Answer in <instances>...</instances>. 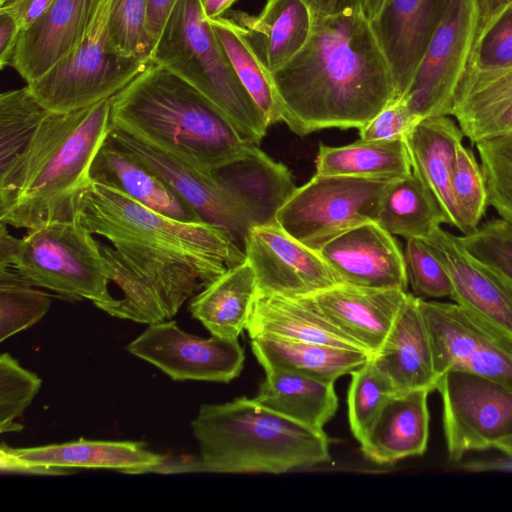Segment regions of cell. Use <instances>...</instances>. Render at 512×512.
<instances>
[{"label": "cell", "mask_w": 512, "mask_h": 512, "mask_svg": "<svg viewBox=\"0 0 512 512\" xmlns=\"http://www.w3.org/2000/svg\"><path fill=\"white\" fill-rule=\"evenodd\" d=\"M76 216L109 243L100 249L122 297L101 310L115 318L147 325L170 320L228 268L247 260L227 229L169 218L94 180L80 194Z\"/></svg>", "instance_id": "1"}, {"label": "cell", "mask_w": 512, "mask_h": 512, "mask_svg": "<svg viewBox=\"0 0 512 512\" xmlns=\"http://www.w3.org/2000/svg\"><path fill=\"white\" fill-rule=\"evenodd\" d=\"M271 78L282 121L300 136L327 128L359 130L398 99L363 9L312 15L306 43Z\"/></svg>", "instance_id": "2"}, {"label": "cell", "mask_w": 512, "mask_h": 512, "mask_svg": "<svg viewBox=\"0 0 512 512\" xmlns=\"http://www.w3.org/2000/svg\"><path fill=\"white\" fill-rule=\"evenodd\" d=\"M110 98L72 111L48 110L0 169V223L31 230L73 219L111 126Z\"/></svg>", "instance_id": "3"}, {"label": "cell", "mask_w": 512, "mask_h": 512, "mask_svg": "<svg viewBox=\"0 0 512 512\" xmlns=\"http://www.w3.org/2000/svg\"><path fill=\"white\" fill-rule=\"evenodd\" d=\"M110 103L112 128L209 170L241 159L252 144L197 89L153 62Z\"/></svg>", "instance_id": "4"}, {"label": "cell", "mask_w": 512, "mask_h": 512, "mask_svg": "<svg viewBox=\"0 0 512 512\" xmlns=\"http://www.w3.org/2000/svg\"><path fill=\"white\" fill-rule=\"evenodd\" d=\"M199 458L165 463L156 473H273L329 462L330 439L314 429L239 397L202 404L191 422Z\"/></svg>", "instance_id": "5"}, {"label": "cell", "mask_w": 512, "mask_h": 512, "mask_svg": "<svg viewBox=\"0 0 512 512\" xmlns=\"http://www.w3.org/2000/svg\"><path fill=\"white\" fill-rule=\"evenodd\" d=\"M151 62L197 89L231 120L246 141L257 144L265 136L270 125L238 79L199 0H177Z\"/></svg>", "instance_id": "6"}, {"label": "cell", "mask_w": 512, "mask_h": 512, "mask_svg": "<svg viewBox=\"0 0 512 512\" xmlns=\"http://www.w3.org/2000/svg\"><path fill=\"white\" fill-rule=\"evenodd\" d=\"M100 244L77 216L27 230L21 238L0 223V266L35 287L69 300L87 299L101 309L116 298L108 290Z\"/></svg>", "instance_id": "7"}, {"label": "cell", "mask_w": 512, "mask_h": 512, "mask_svg": "<svg viewBox=\"0 0 512 512\" xmlns=\"http://www.w3.org/2000/svg\"><path fill=\"white\" fill-rule=\"evenodd\" d=\"M112 0H101L79 45L40 78L28 83L48 110L72 112L109 99L151 63L118 53L109 36Z\"/></svg>", "instance_id": "8"}, {"label": "cell", "mask_w": 512, "mask_h": 512, "mask_svg": "<svg viewBox=\"0 0 512 512\" xmlns=\"http://www.w3.org/2000/svg\"><path fill=\"white\" fill-rule=\"evenodd\" d=\"M392 181L315 174L297 187L276 214L277 224L318 251L331 239L368 222H377L382 196Z\"/></svg>", "instance_id": "9"}, {"label": "cell", "mask_w": 512, "mask_h": 512, "mask_svg": "<svg viewBox=\"0 0 512 512\" xmlns=\"http://www.w3.org/2000/svg\"><path fill=\"white\" fill-rule=\"evenodd\" d=\"M479 26L475 0H448L414 78L402 96L420 118L451 116Z\"/></svg>", "instance_id": "10"}, {"label": "cell", "mask_w": 512, "mask_h": 512, "mask_svg": "<svg viewBox=\"0 0 512 512\" xmlns=\"http://www.w3.org/2000/svg\"><path fill=\"white\" fill-rule=\"evenodd\" d=\"M448 457L494 448L512 437V390L475 373L450 370L438 382Z\"/></svg>", "instance_id": "11"}, {"label": "cell", "mask_w": 512, "mask_h": 512, "mask_svg": "<svg viewBox=\"0 0 512 512\" xmlns=\"http://www.w3.org/2000/svg\"><path fill=\"white\" fill-rule=\"evenodd\" d=\"M127 351L175 381L228 383L239 376L245 360L238 339L197 337L171 319L149 324Z\"/></svg>", "instance_id": "12"}, {"label": "cell", "mask_w": 512, "mask_h": 512, "mask_svg": "<svg viewBox=\"0 0 512 512\" xmlns=\"http://www.w3.org/2000/svg\"><path fill=\"white\" fill-rule=\"evenodd\" d=\"M243 245L256 275L258 292L303 297L339 283L317 251L295 239L277 222L251 226Z\"/></svg>", "instance_id": "13"}, {"label": "cell", "mask_w": 512, "mask_h": 512, "mask_svg": "<svg viewBox=\"0 0 512 512\" xmlns=\"http://www.w3.org/2000/svg\"><path fill=\"white\" fill-rule=\"evenodd\" d=\"M166 458L142 442L78 439L37 447L0 448L2 473L62 475L77 469H113L122 473L157 472Z\"/></svg>", "instance_id": "14"}, {"label": "cell", "mask_w": 512, "mask_h": 512, "mask_svg": "<svg viewBox=\"0 0 512 512\" xmlns=\"http://www.w3.org/2000/svg\"><path fill=\"white\" fill-rule=\"evenodd\" d=\"M109 137L151 167L205 221L227 229L238 243L244 242L250 226L215 170L181 160L111 126Z\"/></svg>", "instance_id": "15"}, {"label": "cell", "mask_w": 512, "mask_h": 512, "mask_svg": "<svg viewBox=\"0 0 512 512\" xmlns=\"http://www.w3.org/2000/svg\"><path fill=\"white\" fill-rule=\"evenodd\" d=\"M423 241L451 279L450 298L512 337V283L471 256L459 236L441 227Z\"/></svg>", "instance_id": "16"}, {"label": "cell", "mask_w": 512, "mask_h": 512, "mask_svg": "<svg viewBox=\"0 0 512 512\" xmlns=\"http://www.w3.org/2000/svg\"><path fill=\"white\" fill-rule=\"evenodd\" d=\"M339 283L406 291L404 254L392 234L377 222L356 226L317 251Z\"/></svg>", "instance_id": "17"}, {"label": "cell", "mask_w": 512, "mask_h": 512, "mask_svg": "<svg viewBox=\"0 0 512 512\" xmlns=\"http://www.w3.org/2000/svg\"><path fill=\"white\" fill-rule=\"evenodd\" d=\"M435 362L440 373L467 371L512 390V337L463 307L444 321Z\"/></svg>", "instance_id": "18"}, {"label": "cell", "mask_w": 512, "mask_h": 512, "mask_svg": "<svg viewBox=\"0 0 512 512\" xmlns=\"http://www.w3.org/2000/svg\"><path fill=\"white\" fill-rule=\"evenodd\" d=\"M448 0H384L370 19L390 66L397 98L408 90Z\"/></svg>", "instance_id": "19"}, {"label": "cell", "mask_w": 512, "mask_h": 512, "mask_svg": "<svg viewBox=\"0 0 512 512\" xmlns=\"http://www.w3.org/2000/svg\"><path fill=\"white\" fill-rule=\"evenodd\" d=\"M101 0H55L21 31L10 65L27 84L43 76L82 41Z\"/></svg>", "instance_id": "20"}, {"label": "cell", "mask_w": 512, "mask_h": 512, "mask_svg": "<svg viewBox=\"0 0 512 512\" xmlns=\"http://www.w3.org/2000/svg\"><path fill=\"white\" fill-rule=\"evenodd\" d=\"M407 294L338 283L307 297L330 323L373 355L390 333Z\"/></svg>", "instance_id": "21"}, {"label": "cell", "mask_w": 512, "mask_h": 512, "mask_svg": "<svg viewBox=\"0 0 512 512\" xmlns=\"http://www.w3.org/2000/svg\"><path fill=\"white\" fill-rule=\"evenodd\" d=\"M371 359L395 393L436 390L440 377L435 371L428 333L414 294H407L390 333Z\"/></svg>", "instance_id": "22"}, {"label": "cell", "mask_w": 512, "mask_h": 512, "mask_svg": "<svg viewBox=\"0 0 512 512\" xmlns=\"http://www.w3.org/2000/svg\"><path fill=\"white\" fill-rule=\"evenodd\" d=\"M91 179L169 218L183 222L205 221L160 175L109 135L93 161Z\"/></svg>", "instance_id": "23"}, {"label": "cell", "mask_w": 512, "mask_h": 512, "mask_svg": "<svg viewBox=\"0 0 512 512\" xmlns=\"http://www.w3.org/2000/svg\"><path fill=\"white\" fill-rule=\"evenodd\" d=\"M429 393L427 389H416L389 397L359 440L366 458L378 464H393L425 452Z\"/></svg>", "instance_id": "24"}, {"label": "cell", "mask_w": 512, "mask_h": 512, "mask_svg": "<svg viewBox=\"0 0 512 512\" xmlns=\"http://www.w3.org/2000/svg\"><path fill=\"white\" fill-rule=\"evenodd\" d=\"M243 211L249 226L276 222V214L296 190L288 168L255 143L244 157L215 170Z\"/></svg>", "instance_id": "25"}, {"label": "cell", "mask_w": 512, "mask_h": 512, "mask_svg": "<svg viewBox=\"0 0 512 512\" xmlns=\"http://www.w3.org/2000/svg\"><path fill=\"white\" fill-rule=\"evenodd\" d=\"M451 116L474 144L512 132V66L469 65L456 90Z\"/></svg>", "instance_id": "26"}, {"label": "cell", "mask_w": 512, "mask_h": 512, "mask_svg": "<svg viewBox=\"0 0 512 512\" xmlns=\"http://www.w3.org/2000/svg\"><path fill=\"white\" fill-rule=\"evenodd\" d=\"M228 15L270 73L300 51L312 27L311 11L302 0H267L258 15L238 10Z\"/></svg>", "instance_id": "27"}, {"label": "cell", "mask_w": 512, "mask_h": 512, "mask_svg": "<svg viewBox=\"0 0 512 512\" xmlns=\"http://www.w3.org/2000/svg\"><path fill=\"white\" fill-rule=\"evenodd\" d=\"M245 330L250 339L271 336L366 352L330 323L307 296L288 297L257 291Z\"/></svg>", "instance_id": "28"}, {"label": "cell", "mask_w": 512, "mask_h": 512, "mask_svg": "<svg viewBox=\"0 0 512 512\" xmlns=\"http://www.w3.org/2000/svg\"><path fill=\"white\" fill-rule=\"evenodd\" d=\"M464 134L449 116L422 119L405 137L412 169L433 191L448 224L460 230L452 195V176L456 152Z\"/></svg>", "instance_id": "29"}, {"label": "cell", "mask_w": 512, "mask_h": 512, "mask_svg": "<svg viewBox=\"0 0 512 512\" xmlns=\"http://www.w3.org/2000/svg\"><path fill=\"white\" fill-rule=\"evenodd\" d=\"M257 293L250 262L228 268L189 301L191 316L211 335L238 339L246 328Z\"/></svg>", "instance_id": "30"}, {"label": "cell", "mask_w": 512, "mask_h": 512, "mask_svg": "<svg viewBox=\"0 0 512 512\" xmlns=\"http://www.w3.org/2000/svg\"><path fill=\"white\" fill-rule=\"evenodd\" d=\"M251 349L265 371H290L331 383L371 358L364 351L271 336L252 338Z\"/></svg>", "instance_id": "31"}, {"label": "cell", "mask_w": 512, "mask_h": 512, "mask_svg": "<svg viewBox=\"0 0 512 512\" xmlns=\"http://www.w3.org/2000/svg\"><path fill=\"white\" fill-rule=\"evenodd\" d=\"M254 399L274 412L319 430H323L338 408L334 383L284 370H266Z\"/></svg>", "instance_id": "32"}, {"label": "cell", "mask_w": 512, "mask_h": 512, "mask_svg": "<svg viewBox=\"0 0 512 512\" xmlns=\"http://www.w3.org/2000/svg\"><path fill=\"white\" fill-rule=\"evenodd\" d=\"M316 174L394 181L412 172L405 138L359 139L344 146L319 145Z\"/></svg>", "instance_id": "33"}, {"label": "cell", "mask_w": 512, "mask_h": 512, "mask_svg": "<svg viewBox=\"0 0 512 512\" xmlns=\"http://www.w3.org/2000/svg\"><path fill=\"white\" fill-rule=\"evenodd\" d=\"M377 223L392 235L425 239L448 219L433 191L412 170L386 188Z\"/></svg>", "instance_id": "34"}, {"label": "cell", "mask_w": 512, "mask_h": 512, "mask_svg": "<svg viewBox=\"0 0 512 512\" xmlns=\"http://www.w3.org/2000/svg\"><path fill=\"white\" fill-rule=\"evenodd\" d=\"M209 22L238 79L269 125L282 121L271 73L247 43L239 26L223 16Z\"/></svg>", "instance_id": "35"}, {"label": "cell", "mask_w": 512, "mask_h": 512, "mask_svg": "<svg viewBox=\"0 0 512 512\" xmlns=\"http://www.w3.org/2000/svg\"><path fill=\"white\" fill-rule=\"evenodd\" d=\"M22 279L12 268L0 266V341L28 329L48 312L50 295Z\"/></svg>", "instance_id": "36"}, {"label": "cell", "mask_w": 512, "mask_h": 512, "mask_svg": "<svg viewBox=\"0 0 512 512\" xmlns=\"http://www.w3.org/2000/svg\"><path fill=\"white\" fill-rule=\"evenodd\" d=\"M452 195L463 235L474 232L489 205L485 178L473 151L460 144L452 176Z\"/></svg>", "instance_id": "37"}, {"label": "cell", "mask_w": 512, "mask_h": 512, "mask_svg": "<svg viewBox=\"0 0 512 512\" xmlns=\"http://www.w3.org/2000/svg\"><path fill=\"white\" fill-rule=\"evenodd\" d=\"M475 145L489 205L512 225V132L482 140Z\"/></svg>", "instance_id": "38"}, {"label": "cell", "mask_w": 512, "mask_h": 512, "mask_svg": "<svg viewBox=\"0 0 512 512\" xmlns=\"http://www.w3.org/2000/svg\"><path fill=\"white\" fill-rule=\"evenodd\" d=\"M350 375L348 417L351 431L359 441L385 402L395 392L371 358Z\"/></svg>", "instance_id": "39"}, {"label": "cell", "mask_w": 512, "mask_h": 512, "mask_svg": "<svg viewBox=\"0 0 512 512\" xmlns=\"http://www.w3.org/2000/svg\"><path fill=\"white\" fill-rule=\"evenodd\" d=\"M42 380L23 368L9 353L0 356V432H18L14 422L30 405L41 388Z\"/></svg>", "instance_id": "40"}, {"label": "cell", "mask_w": 512, "mask_h": 512, "mask_svg": "<svg viewBox=\"0 0 512 512\" xmlns=\"http://www.w3.org/2000/svg\"><path fill=\"white\" fill-rule=\"evenodd\" d=\"M404 259L408 283L416 297L427 299L451 296V279L423 239H406Z\"/></svg>", "instance_id": "41"}, {"label": "cell", "mask_w": 512, "mask_h": 512, "mask_svg": "<svg viewBox=\"0 0 512 512\" xmlns=\"http://www.w3.org/2000/svg\"><path fill=\"white\" fill-rule=\"evenodd\" d=\"M147 10L148 0H112L109 36L121 55L151 62L145 44Z\"/></svg>", "instance_id": "42"}, {"label": "cell", "mask_w": 512, "mask_h": 512, "mask_svg": "<svg viewBox=\"0 0 512 512\" xmlns=\"http://www.w3.org/2000/svg\"><path fill=\"white\" fill-rule=\"evenodd\" d=\"M459 239L471 256L512 283V225L509 222L502 218L490 220Z\"/></svg>", "instance_id": "43"}, {"label": "cell", "mask_w": 512, "mask_h": 512, "mask_svg": "<svg viewBox=\"0 0 512 512\" xmlns=\"http://www.w3.org/2000/svg\"><path fill=\"white\" fill-rule=\"evenodd\" d=\"M469 65L478 69L512 66V2L478 31Z\"/></svg>", "instance_id": "44"}, {"label": "cell", "mask_w": 512, "mask_h": 512, "mask_svg": "<svg viewBox=\"0 0 512 512\" xmlns=\"http://www.w3.org/2000/svg\"><path fill=\"white\" fill-rule=\"evenodd\" d=\"M421 120L401 97L391 101L360 128L359 136L364 140L405 138Z\"/></svg>", "instance_id": "45"}, {"label": "cell", "mask_w": 512, "mask_h": 512, "mask_svg": "<svg viewBox=\"0 0 512 512\" xmlns=\"http://www.w3.org/2000/svg\"><path fill=\"white\" fill-rule=\"evenodd\" d=\"M177 0H148L147 18L145 24V44L147 54H151L158 42L165 22Z\"/></svg>", "instance_id": "46"}, {"label": "cell", "mask_w": 512, "mask_h": 512, "mask_svg": "<svg viewBox=\"0 0 512 512\" xmlns=\"http://www.w3.org/2000/svg\"><path fill=\"white\" fill-rule=\"evenodd\" d=\"M55 0H0V12L12 15L22 30L32 25Z\"/></svg>", "instance_id": "47"}, {"label": "cell", "mask_w": 512, "mask_h": 512, "mask_svg": "<svg viewBox=\"0 0 512 512\" xmlns=\"http://www.w3.org/2000/svg\"><path fill=\"white\" fill-rule=\"evenodd\" d=\"M22 28L6 12H0V68L10 65Z\"/></svg>", "instance_id": "48"}, {"label": "cell", "mask_w": 512, "mask_h": 512, "mask_svg": "<svg viewBox=\"0 0 512 512\" xmlns=\"http://www.w3.org/2000/svg\"><path fill=\"white\" fill-rule=\"evenodd\" d=\"M312 15H332L349 9H363L365 0H302Z\"/></svg>", "instance_id": "49"}, {"label": "cell", "mask_w": 512, "mask_h": 512, "mask_svg": "<svg viewBox=\"0 0 512 512\" xmlns=\"http://www.w3.org/2000/svg\"><path fill=\"white\" fill-rule=\"evenodd\" d=\"M504 455L503 457L465 461L460 463L458 468L467 472H512V455Z\"/></svg>", "instance_id": "50"}, {"label": "cell", "mask_w": 512, "mask_h": 512, "mask_svg": "<svg viewBox=\"0 0 512 512\" xmlns=\"http://www.w3.org/2000/svg\"><path fill=\"white\" fill-rule=\"evenodd\" d=\"M479 13L478 31L503 7L512 2V0H475ZM477 31V33H478Z\"/></svg>", "instance_id": "51"}, {"label": "cell", "mask_w": 512, "mask_h": 512, "mask_svg": "<svg viewBox=\"0 0 512 512\" xmlns=\"http://www.w3.org/2000/svg\"><path fill=\"white\" fill-rule=\"evenodd\" d=\"M236 0H199L203 13L208 20L222 17Z\"/></svg>", "instance_id": "52"}, {"label": "cell", "mask_w": 512, "mask_h": 512, "mask_svg": "<svg viewBox=\"0 0 512 512\" xmlns=\"http://www.w3.org/2000/svg\"><path fill=\"white\" fill-rule=\"evenodd\" d=\"M384 0H365L364 11L369 19H372L380 10Z\"/></svg>", "instance_id": "53"}, {"label": "cell", "mask_w": 512, "mask_h": 512, "mask_svg": "<svg viewBox=\"0 0 512 512\" xmlns=\"http://www.w3.org/2000/svg\"><path fill=\"white\" fill-rule=\"evenodd\" d=\"M494 448L500 450L503 454L512 455V437L497 443Z\"/></svg>", "instance_id": "54"}]
</instances>
